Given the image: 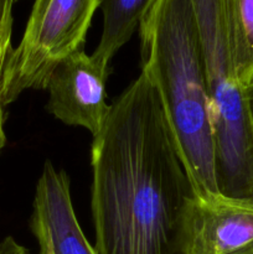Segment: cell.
I'll return each mask as SVG.
<instances>
[{"label":"cell","instance_id":"obj_1","mask_svg":"<svg viewBox=\"0 0 253 254\" xmlns=\"http://www.w3.org/2000/svg\"><path fill=\"white\" fill-rule=\"evenodd\" d=\"M97 254H176L190 184L156 92L143 73L111 106L91 150Z\"/></svg>","mask_w":253,"mask_h":254},{"label":"cell","instance_id":"obj_2","mask_svg":"<svg viewBox=\"0 0 253 254\" xmlns=\"http://www.w3.org/2000/svg\"><path fill=\"white\" fill-rule=\"evenodd\" d=\"M138 31L140 73L156 92L191 193L218 195L215 133L192 0H154Z\"/></svg>","mask_w":253,"mask_h":254},{"label":"cell","instance_id":"obj_3","mask_svg":"<svg viewBox=\"0 0 253 254\" xmlns=\"http://www.w3.org/2000/svg\"><path fill=\"white\" fill-rule=\"evenodd\" d=\"M200 34L222 195L253 201V127L237 76L230 0H192Z\"/></svg>","mask_w":253,"mask_h":254},{"label":"cell","instance_id":"obj_4","mask_svg":"<svg viewBox=\"0 0 253 254\" xmlns=\"http://www.w3.org/2000/svg\"><path fill=\"white\" fill-rule=\"evenodd\" d=\"M101 0H35L19 45L5 64L0 96L4 106L27 89H45L55 67L83 49Z\"/></svg>","mask_w":253,"mask_h":254},{"label":"cell","instance_id":"obj_5","mask_svg":"<svg viewBox=\"0 0 253 254\" xmlns=\"http://www.w3.org/2000/svg\"><path fill=\"white\" fill-rule=\"evenodd\" d=\"M175 248L176 254L253 252V201L191 193L179 217Z\"/></svg>","mask_w":253,"mask_h":254},{"label":"cell","instance_id":"obj_6","mask_svg":"<svg viewBox=\"0 0 253 254\" xmlns=\"http://www.w3.org/2000/svg\"><path fill=\"white\" fill-rule=\"evenodd\" d=\"M108 68L83 49L67 56L47 79V111L67 126L87 129L93 138L98 135L111 113Z\"/></svg>","mask_w":253,"mask_h":254},{"label":"cell","instance_id":"obj_7","mask_svg":"<svg viewBox=\"0 0 253 254\" xmlns=\"http://www.w3.org/2000/svg\"><path fill=\"white\" fill-rule=\"evenodd\" d=\"M32 207L30 228L40 254H97L74 213L68 176L50 161L37 181Z\"/></svg>","mask_w":253,"mask_h":254},{"label":"cell","instance_id":"obj_8","mask_svg":"<svg viewBox=\"0 0 253 254\" xmlns=\"http://www.w3.org/2000/svg\"><path fill=\"white\" fill-rule=\"evenodd\" d=\"M154 0H101L103 29L92 56L109 66L114 55L139 29L144 15Z\"/></svg>","mask_w":253,"mask_h":254},{"label":"cell","instance_id":"obj_9","mask_svg":"<svg viewBox=\"0 0 253 254\" xmlns=\"http://www.w3.org/2000/svg\"><path fill=\"white\" fill-rule=\"evenodd\" d=\"M237 76L243 88L253 82V0H230Z\"/></svg>","mask_w":253,"mask_h":254},{"label":"cell","instance_id":"obj_10","mask_svg":"<svg viewBox=\"0 0 253 254\" xmlns=\"http://www.w3.org/2000/svg\"><path fill=\"white\" fill-rule=\"evenodd\" d=\"M15 0H0V88L5 64L9 57L12 34V5Z\"/></svg>","mask_w":253,"mask_h":254},{"label":"cell","instance_id":"obj_11","mask_svg":"<svg viewBox=\"0 0 253 254\" xmlns=\"http://www.w3.org/2000/svg\"><path fill=\"white\" fill-rule=\"evenodd\" d=\"M4 104L1 102V96H0V151L2 150V148L6 144V134H5V129H4Z\"/></svg>","mask_w":253,"mask_h":254},{"label":"cell","instance_id":"obj_12","mask_svg":"<svg viewBox=\"0 0 253 254\" xmlns=\"http://www.w3.org/2000/svg\"><path fill=\"white\" fill-rule=\"evenodd\" d=\"M246 96H247L248 111H250L251 122H252V127H253V82L247 87V88H246Z\"/></svg>","mask_w":253,"mask_h":254},{"label":"cell","instance_id":"obj_13","mask_svg":"<svg viewBox=\"0 0 253 254\" xmlns=\"http://www.w3.org/2000/svg\"><path fill=\"white\" fill-rule=\"evenodd\" d=\"M252 253H253V252H252ZM252 253H251V254H252Z\"/></svg>","mask_w":253,"mask_h":254},{"label":"cell","instance_id":"obj_14","mask_svg":"<svg viewBox=\"0 0 253 254\" xmlns=\"http://www.w3.org/2000/svg\"><path fill=\"white\" fill-rule=\"evenodd\" d=\"M15 1H16V0H15Z\"/></svg>","mask_w":253,"mask_h":254},{"label":"cell","instance_id":"obj_15","mask_svg":"<svg viewBox=\"0 0 253 254\" xmlns=\"http://www.w3.org/2000/svg\"><path fill=\"white\" fill-rule=\"evenodd\" d=\"M252 254H253V253H252Z\"/></svg>","mask_w":253,"mask_h":254}]
</instances>
